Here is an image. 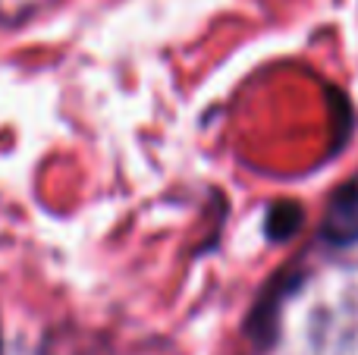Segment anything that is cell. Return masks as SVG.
<instances>
[{"label": "cell", "mask_w": 358, "mask_h": 355, "mask_svg": "<svg viewBox=\"0 0 358 355\" xmlns=\"http://www.w3.org/2000/svg\"><path fill=\"white\" fill-rule=\"evenodd\" d=\"M324 239L334 245L358 242V173L336 189L324 217Z\"/></svg>", "instance_id": "obj_1"}, {"label": "cell", "mask_w": 358, "mask_h": 355, "mask_svg": "<svg viewBox=\"0 0 358 355\" xmlns=\"http://www.w3.org/2000/svg\"><path fill=\"white\" fill-rule=\"evenodd\" d=\"M299 226H302V208L292 205V201H280L267 214V233L273 239H289Z\"/></svg>", "instance_id": "obj_2"}]
</instances>
